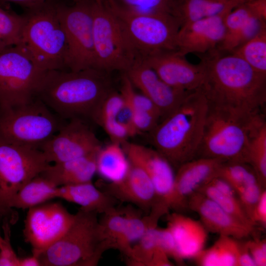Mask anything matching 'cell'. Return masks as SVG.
I'll use <instances>...</instances> for the list:
<instances>
[{
  "mask_svg": "<svg viewBox=\"0 0 266 266\" xmlns=\"http://www.w3.org/2000/svg\"><path fill=\"white\" fill-rule=\"evenodd\" d=\"M203 70L199 88L208 104L239 113H261L266 102V74L232 52L215 48L197 55Z\"/></svg>",
  "mask_w": 266,
  "mask_h": 266,
  "instance_id": "6da1fadb",
  "label": "cell"
},
{
  "mask_svg": "<svg viewBox=\"0 0 266 266\" xmlns=\"http://www.w3.org/2000/svg\"><path fill=\"white\" fill-rule=\"evenodd\" d=\"M114 89L109 73L95 68L46 71L36 97L65 120L95 121L103 100Z\"/></svg>",
  "mask_w": 266,
  "mask_h": 266,
  "instance_id": "7a4b0ae2",
  "label": "cell"
},
{
  "mask_svg": "<svg viewBox=\"0 0 266 266\" xmlns=\"http://www.w3.org/2000/svg\"><path fill=\"white\" fill-rule=\"evenodd\" d=\"M208 103L198 89L160 121L150 133L154 149L177 168L196 158L201 140Z\"/></svg>",
  "mask_w": 266,
  "mask_h": 266,
  "instance_id": "3957f363",
  "label": "cell"
},
{
  "mask_svg": "<svg viewBox=\"0 0 266 266\" xmlns=\"http://www.w3.org/2000/svg\"><path fill=\"white\" fill-rule=\"evenodd\" d=\"M57 0L25 9L20 45L40 70H66L67 44L57 12Z\"/></svg>",
  "mask_w": 266,
  "mask_h": 266,
  "instance_id": "277c9868",
  "label": "cell"
},
{
  "mask_svg": "<svg viewBox=\"0 0 266 266\" xmlns=\"http://www.w3.org/2000/svg\"><path fill=\"white\" fill-rule=\"evenodd\" d=\"M260 114L241 113L208 104L196 158L247 163L250 130Z\"/></svg>",
  "mask_w": 266,
  "mask_h": 266,
  "instance_id": "5b68a950",
  "label": "cell"
},
{
  "mask_svg": "<svg viewBox=\"0 0 266 266\" xmlns=\"http://www.w3.org/2000/svg\"><path fill=\"white\" fill-rule=\"evenodd\" d=\"M98 213L82 208L64 234L38 254L41 266H95L107 250L100 240Z\"/></svg>",
  "mask_w": 266,
  "mask_h": 266,
  "instance_id": "8992f818",
  "label": "cell"
},
{
  "mask_svg": "<svg viewBox=\"0 0 266 266\" xmlns=\"http://www.w3.org/2000/svg\"><path fill=\"white\" fill-rule=\"evenodd\" d=\"M66 121L36 97L27 103L0 106V139L39 149Z\"/></svg>",
  "mask_w": 266,
  "mask_h": 266,
  "instance_id": "52a82bcc",
  "label": "cell"
},
{
  "mask_svg": "<svg viewBox=\"0 0 266 266\" xmlns=\"http://www.w3.org/2000/svg\"><path fill=\"white\" fill-rule=\"evenodd\" d=\"M91 1L96 69L125 73L138 61V57L117 17L102 3Z\"/></svg>",
  "mask_w": 266,
  "mask_h": 266,
  "instance_id": "ba28073f",
  "label": "cell"
},
{
  "mask_svg": "<svg viewBox=\"0 0 266 266\" xmlns=\"http://www.w3.org/2000/svg\"><path fill=\"white\" fill-rule=\"evenodd\" d=\"M50 164L39 149L0 139V213L9 214L17 192Z\"/></svg>",
  "mask_w": 266,
  "mask_h": 266,
  "instance_id": "9c48e42d",
  "label": "cell"
},
{
  "mask_svg": "<svg viewBox=\"0 0 266 266\" xmlns=\"http://www.w3.org/2000/svg\"><path fill=\"white\" fill-rule=\"evenodd\" d=\"M45 72L34 65L20 45L0 51V106L32 101Z\"/></svg>",
  "mask_w": 266,
  "mask_h": 266,
  "instance_id": "30bf717a",
  "label": "cell"
},
{
  "mask_svg": "<svg viewBox=\"0 0 266 266\" xmlns=\"http://www.w3.org/2000/svg\"><path fill=\"white\" fill-rule=\"evenodd\" d=\"M57 12L67 40L66 69H96L91 1L84 0L71 6L58 1Z\"/></svg>",
  "mask_w": 266,
  "mask_h": 266,
  "instance_id": "8fae6325",
  "label": "cell"
},
{
  "mask_svg": "<svg viewBox=\"0 0 266 266\" xmlns=\"http://www.w3.org/2000/svg\"><path fill=\"white\" fill-rule=\"evenodd\" d=\"M114 15L118 19L138 60L156 51L177 50V36L180 24L173 16Z\"/></svg>",
  "mask_w": 266,
  "mask_h": 266,
  "instance_id": "7c38bea8",
  "label": "cell"
},
{
  "mask_svg": "<svg viewBox=\"0 0 266 266\" xmlns=\"http://www.w3.org/2000/svg\"><path fill=\"white\" fill-rule=\"evenodd\" d=\"M74 217L60 202L48 201L28 209L23 234L33 254L37 255L58 240Z\"/></svg>",
  "mask_w": 266,
  "mask_h": 266,
  "instance_id": "4fadbf2b",
  "label": "cell"
},
{
  "mask_svg": "<svg viewBox=\"0 0 266 266\" xmlns=\"http://www.w3.org/2000/svg\"><path fill=\"white\" fill-rule=\"evenodd\" d=\"M67 121L39 149L50 164L83 157L98 152L101 147L97 136L84 120Z\"/></svg>",
  "mask_w": 266,
  "mask_h": 266,
  "instance_id": "5bb4252c",
  "label": "cell"
},
{
  "mask_svg": "<svg viewBox=\"0 0 266 266\" xmlns=\"http://www.w3.org/2000/svg\"><path fill=\"white\" fill-rule=\"evenodd\" d=\"M121 145L129 161L140 166L149 176L157 197L153 207L167 213L173 204L175 174L173 166L155 149L128 141Z\"/></svg>",
  "mask_w": 266,
  "mask_h": 266,
  "instance_id": "9a60e30c",
  "label": "cell"
},
{
  "mask_svg": "<svg viewBox=\"0 0 266 266\" xmlns=\"http://www.w3.org/2000/svg\"><path fill=\"white\" fill-rule=\"evenodd\" d=\"M140 61L175 89L191 92L199 89L201 84L203 70L200 64L191 63L177 50L156 51Z\"/></svg>",
  "mask_w": 266,
  "mask_h": 266,
  "instance_id": "2e32d148",
  "label": "cell"
},
{
  "mask_svg": "<svg viewBox=\"0 0 266 266\" xmlns=\"http://www.w3.org/2000/svg\"><path fill=\"white\" fill-rule=\"evenodd\" d=\"M125 73L133 86L157 107L161 115V120L174 111L190 92L169 86L140 60L136 61Z\"/></svg>",
  "mask_w": 266,
  "mask_h": 266,
  "instance_id": "e0dca14e",
  "label": "cell"
},
{
  "mask_svg": "<svg viewBox=\"0 0 266 266\" xmlns=\"http://www.w3.org/2000/svg\"><path fill=\"white\" fill-rule=\"evenodd\" d=\"M229 13L181 26L177 36V51L186 56L189 54H202L217 48L225 36V19Z\"/></svg>",
  "mask_w": 266,
  "mask_h": 266,
  "instance_id": "ac0fdd59",
  "label": "cell"
},
{
  "mask_svg": "<svg viewBox=\"0 0 266 266\" xmlns=\"http://www.w3.org/2000/svg\"><path fill=\"white\" fill-rule=\"evenodd\" d=\"M187 208L199 215L200 222L208 232L212 233L240 239L248 237L254 232L255 227L236 219L199 192L189 197Z\"/></svg>",
  "mask_w": 266,
  "mask_h": 266,
  "instance_id": "d6986e66",
  "label": "cell"
},
{
  "mask_svg": "<svg viewBox=\"0 0 266 266\" xmlns=\"http://www.w3.org/2000/svg\"><path fill=\"white\" fill-rule=\"evenodd\" d=\"M223 162L217 159L198 157L180 166L175 174L172 209L180 212L187 208L189 197L217 176Z\"/></svg>",
  "mask_w": 266,
  "mask_h": 266,
  "instance_id": "ffe728a7",
  "label": "cell"
},
{
  "mask_svg": "<svg viewBox=\"0 0 266 266\" xmlns=\"http://www.w3.org/2000/svg\"><path fill=\"white\" fill-rule=\"evenodd\" d=\"M130 163L125 178L118 184H109L105 192L116 200L129 202L148 214L157 201L153 185L143 169Z\"/></svg>",
  "mask_w": 266,
  "mask_h": 266,
  "instance_id": "44dd1931",
  "label": "cell"
},
{
  "mask_svg": "<svg viewBox=\"0 0 266 266\" xmlns=\"http://www.w3.org/2000/svg\"><path fill=\"white\" fill-rule=\"evenodd\" d=\"M166 227L173 236L182 262L195 259L204 249L208 232L200 221L174 212L167 215Z\"/></svg>",
  "mask_w": 266,
  "mask_h": 266,
  "instance_id": "7402d4cb",
  "label": "cell"
},
{
  "mask_svg": "<svg viewBox=\"0 0 266 266\" xmlns=\"http://www.w3.org/2000/svg\"><path fill=\"white\" fill-rule=\"evenodd\" d=\"M98 152L63 162L50 164L40 174L58 187L91 182L97 173Z\"/></svg>",
  "mask_w": 266,
  "mask_h": 266,
  "instance_id": "603a6c76",
  "label": "cell"
},
{
  "mask_svg": "<svg viewBox=\"0 0 266 266\" xmlns=\"http://www.w3.org/2000/svg\"><path fill=\"white\" fill-rule=\"evenodd\" d=\"M58 198L79 205L84 210L102 214L115 207L117 201L92 181L59 187Z\"/></svg>",
  "mask_w": 266,
  "mask_h": 266,
  "instance_id": "cb8c5ba5",
  "label": "cell"
},
{
  "mask_svg": "<svg viewBox=\"0 0 266 266\" xmlns=\"http://www.w3.org/2000/svg\"><path fill=\"white\" fill-rule=\"evenodd\" d=\"M245 0H175L173 16L182 25L229 13Z\"/></svg>",
  "mask_w": 266,
  "mask_h": 266,
  "instance_id": "d4e9b609",
  "label": "cell"
},
{
  "mask_svg": "<svg viewBox=\"0 0 266 266\" xmlns=\"http://www.w3.org/2000/svg\"><path fill=\"white\" fill-rule=\"evenodd\" d=\"M130 162L122 145L112 142L101 147L96 156V169L99 175L109 182L116 185L126 177Z\"/></svg>",
  "mask_w": 266,
  "mask_h": 266,
  "instance_id": "484cf974",
  "label": "cell"
},
{
  "mask_svg": "<svg viewBox=\"0 0 266 266\" xmlns=\"http://www.w3.org/2000/svg\"><path fill=\"white\" fill-rule=\"evenodd\" d=\"M58 187L40 173L17 192L11 200L10 207L28 209L58 198Z\"/></svg>",
  "mask_w": 266,
  "mask_h": 266,
  "instance_id": "4316f807",
  "label": "cell"
},
{
  "mask_svg": "<svg viewBox=\"0 0 266 266\" xmlns=\"http://www.w3.org/2000/svg\"><path fill=\"white\" fill-rule=\"evenodd\" d=\"M123 210L125 215L124 232L118 250L127 257L133 245L148 229L157 226L161 216L153 212L142 216L140 209L137 210L131 205L127 206Z\"/></svg>",
  "mask_w": 266,
  "mask_h": 266,
  "instance_id": "83f0119b",
  "label": "cell"
},
{
  "mask_svg": "<svg viewBox=\"0 0 266 266\" xmlns=\"http://www.w3.org/2000/svg\"><path fill=\"white\" fill-rule=\"evenodd\" d=\"M247 163L255 171L261 185H266V121L264 114L259 115L251 127Z\"/></svg>",
  "mask_w": 266,
  "mask_h": 266,
  "instance_id": "f1b7e54d",
  "label": "cell"
},
{
  "mask_svg": "<svg viewBox=\"0 0 266 266\" xmlns=\"http://www.w3.org/2000/svg\"><path fill=\"white\" fill-rule=\"evenodd\" d=\"M219 235L214 244L204 249L194 259L200 266H237L239 241Z\"/></svg>",
  "mask_w": 266,
  "mask_h": 266,
  "instance_id": "f546056e",
  "label": "cell"
},
{
  "mask_svg": "<svg viewBox=\"0 0 266 266\" xmlns=\"http://www.w3.org/2000/svg\"><path fill=\"white\" fill-rule=\"evenodd\" d=\"M175 0H102L116 15L169 14L173 16Z\"/></svg>",
  "mask_w": 266,
  "mask_h": 266,
  "instance_id": "4dcf8cb0",
  "label": "cell"
},
{
  "mask_svg": "<svg viewBox=\"0 0 266 266\" xmlns=\"http://www.w3.org/2000/svg\"><path fill=\"white\" fill-rule=\"evenodd\" d=\"M125 215L123 208L116 206L102 214L99 220V232L101 243L106 249L118 250L124 232Z\"/></svg>",
  "mask_w": 266,
  "mask_h": 266,
  "instance_id": "1f68e13d",
  "label": "cell"
},
{
  "mask_svg": "<svg viewBox=\"0 0 266 266\" xmlns=\"http://www.w3.org/2000/svg\"><path fill=\"white\" fill-rule=\"evenodd\" d=\"M24 24L23 14L0 7V51L20 45Z\"/></svg>",
  "mask_w": 266,
  "mask_h": 266,
  "instance_id": "d6a6232c",
  "label": "cell"
},
{
  "mask_svg": "<svg viewBox=\"0 0 266 266\" xmlns=\"http://www.w3.org/2000/svg\"><path fill=\"white\" fill-rule=\"evenodd\" d=\"M232 53L242 59L256 71L266 74V29Z\"/></svg>",
  "mask_w": 266,
  "mask_h": 266,
  "instance_id": "836d02e7",
  "label": "cell"
},
{
  "mask_svg": "<svg viewBox=\"0 0 266 266\" xmlns=\"http://www.w3.org/2000/svg\"><path fill=\"white\" fill-rule=\"evenodd\" d=\"M217 176L230 183L235 192L246 186L260 183L253 168L246 163L223 162L219 167Z\"/></svg>",
  "mask_w": 266,
  "mask_h": 266,
  "instance_id": "e575fe53",
  "label": "cell"
},
{
  "mask_svg": "<svg viewBox=\"0 0 266 266\" xmlns=\"http://www.w3.org/2000/svg\"><path fill=\"white\" fill-rule=\"evenodd\" d=\"M266 29V20L253 16L236 31L225 36L217 48L222 51L232 52Z\"/></svg>",
  "mask_w": 266,
  "mask_h": 266,
  "instance_id": "d590c367",
  "label": "cell"
},
{
  "mask_svg": "<svg viewBox=\"0 0 266 266\" xmlns=\"http://www.w3.org/2000/svg\"><path fill=\"white\" fill-rule=\"evenodd\" d=\"M157 226L150 228L132 246L127 257V264L132 266H150V263L158 250Z\"/></svg>",
  "mask_w": 266,
  "mask_h": 266,
  "instance_id": "8d00e7d4",
  "label": "cell"
},
{
  "mask_svg": "<svg viewBox=\"0 0 266 266\" xmlns=\"http://www.w3.org/2000/svg\"><path fill=\"white\" fill-rule=\"evenodd\" d=\"M198 192L213 200L225 211L240 222L249 226H255L243 209L237 196L223 194L208 183L202 186Z\"/></svg>",
  "mask_w": 266,
  "mask_h": 266,
  "instance_id": "74e56055",
  "label": "cell"
},
{
  "mask_svg": "<svg viewBox=\"0 0 266 266\" xmlns=\"http://www.w3.org/2000/svg\"><path fill=\"white\" fill-rule=\"evenodd\" d=\"M264 189L266 188H264L260 183H257L236 191V196L241 205L251 221L253 210Z\"/></svg>",
  "mask_w": 266,
  "mask_h": 266,
  "instance_id": "f35d334b",
  "label": "cell"
},
{
  "mask_svg": "<svg viewBox=\"0 0 266 266\" xmlns=\"http://www.w3.org/2000/svg\"><path fill=\"white\" fill-rule=\"evenodd\" d=\"M2 229L3 235L0 246V266H19V257L13 250L10 242V228L7 218H5Z\"/></svg>",
  "mask_w": 266,
  "mask_h": 266,
  "instance_id": "ab89813d",
  "label": "cell"
},
{
  "mask_svg": "<svg viewBox=\"0 0 266 266\" xmlns=\"http://www.w3.org/2000/svg\"><path fill=\"white\" fill-rule=\"evenodd\" d=\"M157 236L159 247L170 258L181 264L183 262L179 258L175 241L169 229L167 227H157Z\"/></svg>",
  "mask_w": 266,
  "mask_h": 266,
  "instance_id": "60d3db41",
  "label": "cell"
},
{
  "mask_svg": "<svg viewBox=\"0 0 266 266\" xmlns=\"http://www.w3.org/2000/svg\"><path fill=\"white\" fill-rule=\"evenodd\" d=\"M245 242L256 264V266H266V239L255 238Z\"/></svg>",
  "mask_w": 266,
  "mask_h": 266,
  "instance_id": "b9f144b4",
  "label": "cell"
},
{
  "mask_svg": "<svg viewBox=\"0 0 266 266\" xmlns=\"http://www.w3.org/2000/svg\"><path fill=\"white\" fill-rule=\"evenodd\" d=\"M251 220L256 226L257 224L266 227V190L264 189L256 205L251 216Z\"/></svg>",
  "mask_w": 266,
  "mask_h": 266,
  "instance_id": "7bdbcfd3",
  "label": "cell"
},
{
  "mask_svg": "<svg viewBox=\"0 0 266 266\" xmlns=\"http://www.w3.org/2000/svg\"><path fill=\"white\" fill-rule=\"evenodd\" d=\"M48 0H0V7L9 9L10 3L17 4L25 9H31L38 6Z\"/></svg>",
  "mask_w": 266,
  "mask_h": 266,
  "instance_id": "ee69618b",
  "label": "cell"
},
{
  "mask_svg": "<svg viewBox=\"0 0 266 266\" xmlns=\"http://www.w3.org/2000/svg\"><path fill=\"white\" fill-rule=\"evenodd\" d=\"M237 266H256L245 242L239 241Z\"/></svg>",
  "mask_w": 266,
  "mask_h": 266,
  "instance_id": "f6af8a7d",
  "label": "cell"
},
{
  "mask_svg": "<svg viewBox=\"0 0 266 266\" xmlns=\"http://www.w3.org/2000/svg\"><path fill=\"white\" fill-rule=\"evenodd\" d=\"M246 2L258 16L266 20V0H246Z\"/></svg>",
  "mask_w": 266,
  "mask_h": 266,
  "instance_id": "bcb514c9",
  "label": "cell"
},
{
  "mask_svg": "<svg viewBox=\"0 0 266 266\" xmlns=\"http://www.w3.org/2000/svg\"><path fill=\"white\" fill-rule=\"evenodd\" d=\"M19 266H41L37 256L33 254L32 256L19 258Z\"/></svg>",
  "mask_w": 266,
  "mask_h": 266,
  "instance_id": "7dc6e473",
  "label": "cell"
},
{
  "mask_svg": "<svg viewBox=\"0 0 266 266\" xmlns=\"http://www.w3.org/2000/svg\"><path fill=\"white\" fill-rule=\"evenodd\" d=\"M92 1L98 2V3H102V0H89Z\"/></svg>",
  "mask_w": 266,
  "mask_h": 266,
  "instance_id": "c3c4849f",
  "label": "cell"
},
{
  "mask_svg": "<svg viewBox=\"0 0 266 266\" xmlns=\"http://www.w3.org/2000/svg\"><path fill=\"white\" fill-rule=\"evenodd\" d=\"M72 0L74 3H75V2H79L84 0Z\"/></svg>",
  "mask_w": 266,
  "mask_h": 266,
  "instance_id": "681fc988",
  "label": "cell"
},
{
  "mask_svg": "<svg viewBox=\"0 0 266 266\" xmlns=\"http://www.w3.org/2000/svg\"><path fill=\"white\" fill-rule=\"evenodd\" d=\"M1 240H2V236H1V234H0V244H1Z\"/></svg>",
  "mask_w": 266,
  "mask_h": 266,
  "instance_id": "f907efd6",
  "label": "cell"
}]
</instances>
